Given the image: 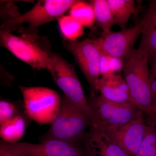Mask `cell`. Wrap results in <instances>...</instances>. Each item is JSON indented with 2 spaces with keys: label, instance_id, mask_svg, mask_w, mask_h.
Wrapping results in <instances>:
<instances>
[{
  "label": "cell",
  "instance_id": "6da1fadb",
  "mask_svg": "<svg viewBox=\"0 0 156 156\" xmlns=\"http://www.w3.org/2000/svg\"><path fill=\"white\" fill-rule=\"evenodd\" d=\"M1 46L34 69H48L53 52L50 40L38 33L16 35L0 31Z\"/></svg>",
  "mask_w": 156,
  "mask_h": 156
},
{
  "label": "cell",
  "instance_id": "7a4b0ae2",
  "mask_svg": "<svg viewBox=\"0 0 156 156\" xmlns=\"http://www.w3.org/2000/svg\"><path fill=\"white\" fill-rule=\"evenodd\" d=\"M149 62L147 52L139 46L124 59L122 70L133 103L145 114L155 98L151 90Z\"/></svg>",
  "mask_w": 156,
  "mask_h": 156
},
{
  "label": "cell",
  "instance_id": "3957f363",
  "mask_svg": "<svg viewBox=\"0 0 156 156\" xmlns=\"http://www.w3.org/2000/svg\"><path fill=\"white\" fill-rule=\"evenodd\" d=\"M92 125L91 117L63 95L56 118L41 140L56 139L79 144L83 142Z\"/></svg>",
  "mask_w": 156,
  "mask_h": 156
},
{
  "label": "cell",
  "instance_id": "277c9868",
  "mask_svg": "<svg viewBox=\"0 0 156 156\" xmlns=\"http://www.w3.org/2000/svg\"><path fill=\"white\" fill-rule=\"evenodd\" d=\"M76 0H41L29 11L16 17L4 20L0 31L12 32L17 27L27 23L22 33H37L40 27L58 20L69 10Z\"/></svg>",
  "mask_w": 156,
  "mask_h": 156
},
{
  "label": "cell",
  "instance_id": "5b68a950",
  "mask_svg": "<svg viewBox=\"0 0 156 156\" xmlns=\"http://www.w3.org/2000/svg\"><path fill=\"white\" fill-rule=\"evenodd\" d=\"M88 100L92 115L91 128L96 130L125 124L142 114V111L132 102H115L100 94L91 96Z\"/></svg>",
  "mask_w": 156,
  "mask_h": 156
},
{
  "label": "cell",
  "instance_id": "8992f818",
  "mask_svg": "<svg viewBox=\"0 0 156 156\" xmlns=\"http://www.w3.org/2000/svg\"><path fill=\"white\" fill-rule=\"evenodd\" d=\"M23 98L24 113L39 125L51 124L58 114L61 97L53 89L40 87L19 86Z\"/></svg>",
  "mask_w": 156,
  "mask_h": 156
},
{
  "label": "cell",
  "instance_id": "52a82bcc",
  "mask_svg": "<svg viewBox=\"0 0 156 156\" xmlns=\"http://www.w3.org/2000/svg\"><path fill=\"white\" fill-rule=\"evenodd\" d=\"M48 70L64 96L92 119L88 99L73 66L59 54L53 53Z\"/></svg>",
  "mask_w": 156,
  "mask_h": 156
},
{
  "label": "cell",
  "instance_id": "ba28073f",
  "mask_svg": "<svg viewBox=\"0 0 156 156\" xmlns=\"http://www.w3.org/2000/svg\"><path fill=\"white\" fill-rule=\"evenodd\" d=\"M64 47L71 53L89 83L91 96L97 95V86L101 75V51L94 39L82 41L64 39Z\"/></svg>",
  "mask_w": 156,
  "mask_h": 156
},
{
  "label": "cell",
  "instance_id": "9c48e42d",
  "mask_svg": "<svg viewBox=\"0 0 156 156\" xmlns=\"http://www.w3.org/2000/svg\"><path fill=\"white\" fill-rule=\"evenodd\" d=\"M0 145L16 153L25 156H83L84 149L79 144L56 139L41 140L38 144L2 142Z\"/></svg>",
  "mask_w": 156,
  "mask_h": 156
},
{
  "label": "cell",
  "instance_id": "30bf717a",
  "mask_svg": "<svg viewBox=\"0 0 156 156\" xmlns=\"http://www.w3.org/2000/svg\"><path fill=\"white\" fill-rule=\"evenodd\" d=\"M143 27L141 20L130 28L102 33L101 36L94 40L104 54L124 60L134 49V45L142 34Z\"/></svg>",
  "mask_w": 156,
  "mask_h": 156
},
{
  "label": "cell",
  "instance_id": "8fae6325",
  "mask_svg": "<svg viewBox=\"0 0 156 156\" xmlns=\"http://www.w3.org/2000/svg\"><path fill=\"white\" fill-rule=\"evenodd\" d=\"M147 127L141 114L128 122L108 127L103 131L128 156H135Z\"/></svg>",
  "mask_w": 156,
  "mask_h": 156
},
{
  "label": "cell",
  "instance_id": "7c38bea8",
  "mask_svg": "<svg viewBox=\"0 0 156 156\" xmlns=\"http://www.w3.org/2000/svg\"><path fill=\"white\" fill-rule=\"evenodd\" d=\"M83 143L89 156H129L103 130L91 128Z\"/></svg>",
  "mask_w": 156,
  "mask_h": 156
},
{
  "label": "cell",
  "instance_id": "4fadbf2b",
  "mask_svg": "<svg viewBox=\"0 0 156 156\" xmlns=\"http://www.w3.org/2000/svg\"><path fill=\"white\" fill-rule=\"evenodd\" d=\"M96 89L100 95L108 100L119 103H133L126 81L117 73L101 76Z\"/></svg>",
  "mask_w": 156,
  "mask_h": 156
},
{
  "label": "cell",
  "instance_id": "5bb4252c",
  "mask_svg": "<svg viewBox=\"0 0 156 156\" xmlns=\"http://www.w3.org/2000/svg\"><path fill=\"white\" fill-rule=\"evenodd\" d=\"M142 20L144 27L139 46L147 52L150 61L156 54V0L150 2Z\"/></svg>",
  "mask_w": 156,
  "mask_h": 156
},
{
  "label": "cell",
  "instance_id": "9a60e30c",
  "mask_svg": "<svg viewBox=\"0 0 156 156\" xmlns=\"http://www.w3.org/2000/svg\"><path fill=\"white\" fill-rule=\"evenodd\" d=\"M25 117L21 113L0 125V136L4 142L15 143L22 138L26 129Z\"/></svg>",
  "mask_w": 156,
  "mask_h": 156
},
{
  "label": "cell",
  "instance_id": "2e32d148",
  "mask_svg": "<svg viewBox=\"0 0 156 156\" xmlns=\"http://www.w3.org/2000/svg\"><path fill=\"white\" fill-rule=\"evenodd\" d=\"M114 19L115 25L122 30L126 28L128 20L132 15L137 13L133 0H107Z\"/></svg>",
  "mask_w": 156,
  "mask_h": 156
},
{
  "label": "cell",
  "instance_id": "e0dca14e",
  "mask_svg": "<svg viewBox=\"0 0 156 156\" xmlns=\"http://www.w3.org/2000/svg\"><path fill=\"white\" fill-rule=\"evenodd\" d=\"M95 15L96 24L103 33L108 32L115 25L114 19L107 0L89 1Z\"/></svg>",
  "mask_w": 156,
  "mask_h": 156
},
{
  "label": "cell",
  "instance_id": "ac0fdd59",
  "mask_svg": "<svg viewBox=\"0 0 156 156\" xmlns=\"http://www.w3.org/2000/svg\"><path fill=\"white\" fill-rule=\"evenodd\" d=\"M69 15L80 23L83 26L91 28L95 23L92 5L83 1H76L69 10Z\"/></svg>",
  "mask_w": 156,
  "mask_h": 156
},
{
  "label": "cell",
  "instance_id": "d6986e66",
  "mask_svg": "<svg viewBox=\"0 0 156 156\" xmlns=\"http://www.w3.org/2000/svg\"><path fill=\"white\" fill-rule=\"evenodd\" d=\"M57 20L60 31L64 39L77 41L79 38L83 35L84 27L70 15H63Z\"/></svg>",
  "mask_w": 156,
  "mask_h": 156
},
{
  "label": "cell",
  "instance_id": "ffe728a7",
  "mask_svg": "<svg viewBox=\"0 0 156 156\" xmlns=\"http://www.w3.org/2000/svg\"><path fill=\"white\" fill-rule=\"evenodd\" d=\"M135 156H156V130L148 126Z\"/></svg>",
  "mask_w": 156,
  "mask_h": 156
},
{
  "label": "cell",
  "instance_id": "44dd1931",
  "mask_svg": "<svg viewBox=\"0 0 156 156\" xmlns=\"http://www.w3.org/2000/svg\"><path fill=\"white\" fill-rule=\"evenodd\" d=\"M21 113L16 104L5 99H1L0 101V125Z\"/></svg>",
  "mask_w": 156,
  "mask_h": 156
},
{
  "label": "cell",
  "instance_id": "7402d4cb",
  "mask_svg": "<svg viewBox=\"0 0 156 156\" xmlns=\"http://www.w3.org/2000/svg\"><path fill=\"white\" fill-rule=\"evenodd\" d=\"M147 118L145 121L146 124L148 126L156 127V97L155 98L149 111L146 114Z\"/></svg>",
  "mask_w": 156,
  "mask_h": 156
},
{
  "label": "cell",
  "instance_id": "603a6c76",
  "mask_svg": "<svg viewBox=\"0 0 156 156\" xmlns=\"http://www.w3.org/2000/svg\"><path fill=\"white\" fill-rule=\"evenodd\" d=\"M102 53V52H101ZM111 56L101 53V57L100 68L101 76L111 74L110 70V61Z\"/></svg>",
  "mask_w": 156,
  "mask_h": 156
},
{
  "label": "cell",
  "instance_id": "cb8c5ba5",
  "mask_svg": "<svg viewBox=\"0 0 156 156\" xmlns=\"http://www.w3.org/2000/svg\"><path fill=\"white\" fill-rule=\"evenodd\" d=\"M124 60L117 57L111 56L110 61V70L111 73L120 72L122 71Z\"/></svg>",
  "mask_w": 156,
  "mask_h": 156
},
{
  "label": "cell",
  "instance_id": "d4e9b609",
  "mask_svg": "<svg viewBox=\"0 0 156 156\" xmlns=\"http://www.w3.org/2000/svg\"><path fill=\"white\" fill-rule=\"evenodd\" d=\"M0 156H25L16 153L0 145Z\"/></svg>",
  "mask_w": 156,
  "mask_h": 156
},
{
  "label": "cell",
  "instance_id": "484cf974",
  "mask_svg": "<svg viewBox=\"0 0 156 156\" xmlns=\"http://www.w3.org/2000/svg\"><path fill=\"white\" fill-rule=\"evenodd\" d=\"M150 82L152 92L155 97H156V78L150 75Z\"/></svg>",
  "mask_w": 156,
  "mask_h": 156
},
{
  "label": "cell",
  "instance_id": "4316f807",
  "mask_svg": "<svg viewBox=\"0 0 156 156\" xmlns=\"http://www.w3.org/2000/svg\"><path fill=\"white\" fill-rule=\"evenodd\" d=\"M149 61L151 63L150 70L156 71V54L151 58Z\"/></svg>",
  "mask_w": 156,
  "mask_h": 156
},
{
  "label": "cell",
  "instance_id": "83f0119b",
  "mask_svg": "<svg viewBox=\"0 0 156 156\" xmlns=\"http://www.w3.org/2000/svg\"><path fill=\"white\" fill-rule=\"evenodd\" d=\"M83 156H89V155L87 154V153H86V154H84V155Z\"/></svg>",
  "mask_w": 156,
  "mask_h": 156
}]
</instances>
